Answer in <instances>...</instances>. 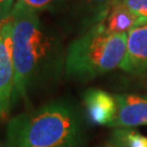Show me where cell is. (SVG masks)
<instances>
[{"label":"cell","instance_id":"cell-1","mask_svg":"<svg viewBox=\"0 0 147 147\" xmlns=\"http://www.w3.org/2000/svg\"><path fill=\"white\" fill-rule=\"evenodd\" d=\"M5 147H84L83 119L67 100L48 102L8 122Z\"/></svg>","mask_w":147,"mask_h":147},{"label":"cell","instance_id":"cell-2","mask_svg":"<svg viewBox=\"0 0 147 147\" xmlns=\"http://www.w3.org/2000/svg\"><path fill=\"white\" fill-rule=\"evenodd\" d=\"M127 34H113L99 23L84 31L69 45L64 72L67 76L87 82L120 68L125 57Z\"/></svg>","mask_w":147,"mask_h":147},{"label":"cell","instance_id":"cell-3","mask_svg":"<svg viewBox=\"0 0 147 147\" xmlns=\"http://www.w3.org/2000/svg\"><path fill=\"white\" fill-rule=\"evenodd\" d=\"M12 24V58L16 70L13 101L25 98L39 63L47 55L48 40L42 33L38 13L14 5Z\"/></svg>","mask_w":147,"mask_h":147},{"label":"cell","instance_id":"cell-4","mask_svg":"<svg viewBox=\"0 0 147 147\" xmlns=\"http://www.w3.org/2000/svg\"><path fill=\"white\" fill-rule=\"evenodd\" d=\"M16 70L12 58V24H0V118L5 117L13 102Z\"/></svg>","mask_w":147,"mask_h":147},{"label":"cell","instance_id":"cell-5","mask_svg":"<svg viewBox=\"0 0 147 147\" xmlns=\"http://www.w3.org/2000/svg\"><path fill=\"white\" fill-rule=\"evenodd\" d=\"M115 0H56L60 11L88 30L98 24L110 10Z\"/></svg>","mask_w":147,"mask_h":147},{"label":"cell","instance_id":"cell-6","mask_svg":"<svg viewBox=\"0 0 147 147\" xmlns=\"http://www.w3.org/2000/svg\"><path fill=\"white\" fill-rule=\"evenodd\" d=\"M120 69L136 76L147 75V24L127 33L125 57Z\"/></svg>","mask_w":147,"mask_h":147},{"label":"cell","instance_id":"cell-7","mask_svg":"<svg viewBox=\"0 0 147 147\" xmlns=\"http://www.w3.org/2000/svg\"><path fill=\"white\" fill-rule=\"evenodd\" d=\"M83 102L87 117L93 124L112 125L118 109L115 95L99 88H89L83 95Z\"/></svg>","mask_w":147,"mask_h":147},{"label":"cell","instance_id":"cell-8","mask_svg":"<svg viewBox=\"0 0 147 147\" xmlns=\"http://www.w3.org/2000/svg\"><path fill=\"white\" fill-rule=\"evenodd\" d=\"M117 100V116L112 125L116 127L147 124V96L137 94L115 95Z\"/></svg>","mask_w":147,"mask_h":147},{"label":"cell","instance_id":"cell-9","mask_svg":"<svg viewBox=\"0 0 147 147\" xmlns=\"http://www.w3.org/2000/svg\"><path fill=\"white\" fill-rule=\"evenodd\" d=\"M99 24L113 34H127L132 30L141 26L135 16L119 2L112 3L109 12L99 22Z\"/></svg>","mask_w":147,"mask_h":147},{"label":"cell","instance_id":"cell-10","mask_svg":"<svg viewBox=\"0 0 147 147\" xmlns=\"http://www.w3.org/2000/svg\"><path fill=\"white\" fill-rule=\"evenodd\" d=\"M111 144L117 147H147V137L129 129H118L113 132Z\"/></svg>","mask_w":147,"mask_h":147},{"label":"cell","instance_id":"cell-11","mask_svg":"<svg viewBox=\"0 0 147 147\" xmlns=\"http://www.w3.org/2000/svg\"><path fill=\"white\" fill-rule=\"evenodd\" d=\"M115 2L123 5L132 14H134L141 26L147 24V0H115L113 3Z\"/></svg>","mask_w":147,"mask_h":147},{"label":"cell","instance_id":"cell-12","mask_svg":"<svg viewBox=\"0 0 147 147\" xmlns=\"http://www.w3.org/2000/svg\"><path fill=\"white\" fill-rule=\"evenodd\" d=\"M55 3H56V0H16L14 5L26 8L38 13L39 11L49 9Z\"/></svg>","mask_w":147,"mask_h":147},{"label":"cell","instance_id":"cell-13","mask_svg":"<svg viewBox=\"0 0 147 147\" xmlns=\"http://www.w3.org/2000/svg\"><path fill=\"white\" fill-rule=\"evenodd\" d=\"M14 5V0H0V24L10 19Z\"/></svg>","mask_w":147,"mask_h":147},{"label":"cell","instance_id":"cell-14","mask_svg":"<svg viewBox=\"0 0 147 147\" xmlns=\"http://www.w3.org/2000/svg\"><path fill=\"white\" fill-rule=\"evenodd\" d=\"M140 82H141V84L147 89V75H142V76H140Z\"/></svg>","mask_w":147,"mask_h":147},{"label":"cell","instance_id":"cell-15","mask_svg":"<svg viewBox=\"0 0 147 147\" xmlns=\"http://www.w3.org/2000/svg\"><path fill=\"white\" fill-rule=\"evenodd\" d=\"M104 147H117V146H115V145L111 144V145H106V146H104Z\"/></svg>","mask_w":147,"mask_h":147}]
</instances>
